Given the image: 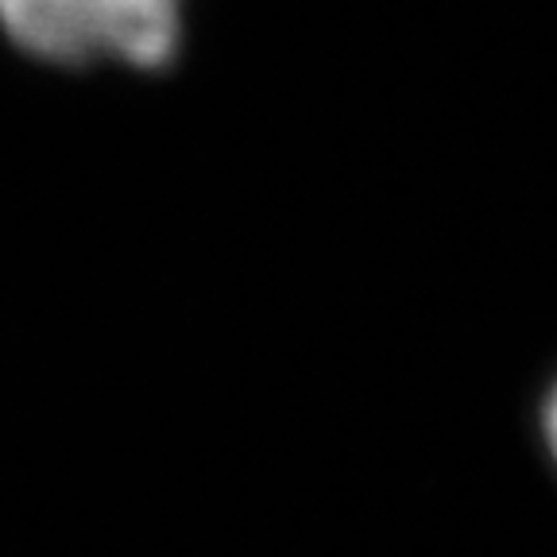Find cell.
Returning a JSON list of instances; mask_svg holds the SVG:
<instances>
[{"label": "cell", "mask_w": 557, "mask_h": 557, "mask_svg": "<svg viewBox=\"0 0 557 557\" xmlns=\"http://www.w3.org/2000/svg\"><path fill=\"white\" fill-rule=\"evenodd\" d=\"M0 32L54 66L156 70L183 47L186 0H0Z\"/></svg>", "instance_id": "obj_1"}, {"label": "cell", "mask_w": 557, "mask_h": 557, "mask_svg": "<svg viewBox=\"0 0 557 557\" xmlns=\"http://www.w3.org/2000/svg\"><path fill=\"white\" fill-rule=\"evenodd\" d=\"M542 437H546L549 457H554V465H557V383L549 387L546 407H542Z\"/></svg>", "instance_id": "obj_2"}]
</instances>
